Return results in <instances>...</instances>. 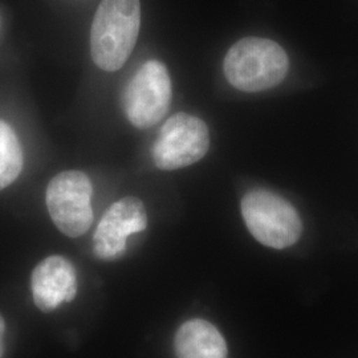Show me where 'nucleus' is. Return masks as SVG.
Segmentation results:
<instances>
[{
	"label": "nucleus",
	"mask_w": 358,
	"mask_h": 358,
	"mask_svg": "<svg viewBox=\"0 0 358 358\" xmlns=\"http://www.w3.org/2000/svg\"><path fill=\"white\" fill-rule=\"evenodd\" d=\"M140 26V0H103L90 29L94 64L108 72L118 71L134 50Z\"/></svg>",
	"instance_id": "f257e3e1"
},
{
	"label": "nucleus",
	"mask_w": 358,
	"mask_h": 358,
	"mask_svg": "<svg viewBox=\"0 0 358 358\" xmlns=\"http://www.w3.org/2000/svg\"><path fill=\"white\" fill-rule=\"evenodd\" d=\"M224 75L243 92H262L279 85L288 73L289 60L282 47L263 38H245L224 57Z\"/></svg>",
	"instance_id": "f03ea898"
},
{
	"label": "nucleus",
	"mask_w": 358,
	"mask_h": 358,
	"mask_svg": "<svg viewBox=\"0 0 358 358\" xmlns=\"http://www.w3.org/2000/svg\"><path fill=\"white\" fill-rule=\"evenodd\" d=\"M242 214L247 229L257 242L282 250L294 245L303 224L294 206L268 190H252L242 199Z\"/></svg>",
	"instance_id": "7ed1b4c3"
},
{
	"label": "nucleus",
	"mask_w": 358,
	"mask_h": 358,
	"mask_svg": "<svg viewBox=\"0 0 358 358\" xmlns=\"http://www.w3.org/2000/svg\"><path fill=\"white\" fill-rule=\"evenodd\" d=\"M93 187L83 171H64L51 179L45 201L53 223L69 238H78L93 223Z\"/></svg>",
	"instance_id": "20e7f679"
},
{
	"label": "nucleus",
	"mask_w": 358,
	"mask_h": 358,
	"mask_svg": "<svg viewBox=\"0 0 358 358\" xmlns=\"http://www.w3.org/2000/svg\"><path fill=\"white\" fill-rule=\"evenodd\" d=\"M171 94V80L166 66L150 60L136 72L125 90V115L136 128H150L166 115Z\"/></svg>",
	"instance_id": "39448f33"
},
{
	"label": "nucleus",
	"mask_w": 358,
	"mask_h": 358,
	"mask_svg": "<svg viewBox=\"0 0 358 358\" xmlns=\"http://www.w3.org/2000/svg\"><path fill=\"white\" fill-rule=\"evenodd\" d=\"M210 133L205 122L187 113L169 118L154 143L153 159L162 170L190 166L205 157Z\"/></svg>",
	"instance_id": "423d86ee"
},
{
	"label": "nucleus",
	"mask_w": 358,
	"mask_h": 358,
	"mask_svg": "<svg viewBox=\"0 0 358 358\" xmlns=\"http://www.w3.org/2000/svg\"><path fill=\"white\" fill-rule=\"evenodd\" d=\"M148 227L146 208L138 198L127 196L109 207L93 236V250L97 257L112 260L127 250V241L133 234Z\"/></svg>",
	"instance_id": "0eeeda50"
},
{
	"label": "nucleus",
	"mask_w": 358,
	"mask_h": 358,
	"mask_svg": "<svg viewBox=\"0 0 358 358\" xmlns=\"http://www.w3.org/2000/svg\"><path fill=\"white\" fill-rule=\"evenodd\" d=\"M31 289L34 301L43 312H52L75 299L76 271L63 256L53 255L40 262L32 272Z\"/></svg>",
	"instance_id": "6e6552de"
},
{
	"label": "nucleus",
	"mask_w": 358,
	"mask_h": 358,
	"mask_svg": "<svg viewBox=\"0 0 358 358\" xmlns=\"http://www.w3.org/2000/svg\"><path fill=\"white\" fill-rule=\"evenodd\" d=\"M177 358H227V344L217 327L202 319L179 327L174 338Z\"/></svg>",
	"instance_id": "1a4fd4ad"
},
{
	"label": "nucleus",
	"mask_w": 358,
	"mask_h": 358,
	"mask_svg": "<svg viewBox=\"0 0 358 358\" xmlns=\"http://www.w3.org/2000/svg\"><path fill=\"white\" fill-rule=\"evenodd\" d=\"M23 169V150L13 129L0 120V190L10 186Z\"/></svg>",
	"instance_id": "9d476101"
},
{
	"label": "nucleus",
	"mask_w": 358,
	"mask_h": 358,
	"mask_svg": "<svg viewBox=\"0 0 358 358\" xmlns=\"http://www.w3.org/2000/svg\"><path fill=\"white\" fill-rule=\"evenodd\" d=\"M4 332H6V324H4L3 317L0 316V358L4 352Z\"/></svg>",
	"instance_id": "9b49d317"
}]
</instances>
